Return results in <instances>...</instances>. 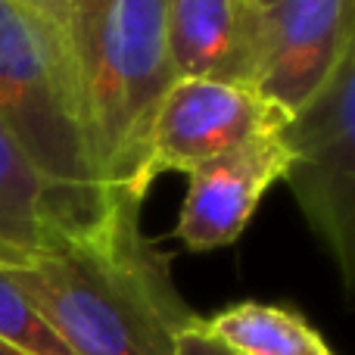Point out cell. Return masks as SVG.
Here are the masks:
<instances>
[{
	"instance_id": "7c38bea8",
	"label": "cell",
	"mask_w": 355,
	"mask_h": 355,
	"mask_svg": "<svg viewBox=\"0 0 355 355\" xmlns=\"http://www.w3.org/2000/svg\"><path fill=\"white\" fill-rule=\"evenodd\" d=\"M31 22L37 25L47 44L62 53L66 60H72L81 69L78 47H75V31H72V12H69V0H12Z\"/></svg>"
},
{
	"instance_id": "8fae6325",
	"label": "cell",
	"mask_w": 355,
	"mask_h": 355,
	"mask_svg": "<svg viewBox=\"0 0 355 355\" xmlns=\"http://www.w3.org/2000/svg\"><path fill=\"white\" fill-rule=\"evenodd\" d=\"M0 340L25 355H75L6 271H0Z\"/></svg>"
},
{
	"instance_id": "9c48e42d",
	"label": "cell",
	"mask_w": 355,
	"mask_h": 355,
	"mask_svg": "<svg viewBox=\"0 0 355 355\" xmlns=\"http://www.w3.org/2000/svg\"><path fill=\"white\" fill-rule=\"evenodd\" d=\"M166 47L175 78L252 87L262 6L256 0H166Z\"/></svg>"
},
{
	"instance_id": "ba28073f",
	"label": "cell",
	"mask_w": 355,
	"mask_h": 355,
	"mask_svg": "<svg viewBox=\"0 0 355 355\" xmlns=\"http://www.w3.org/2000/svg\"><path fill=\"white\" fill-rule=\"evenodd\" d=\"M290 166V150L281 131L240 144L225 156L190 172V190L178 218V237L190 252L231 246L246 231L265 190L281 181Z\"/></svg>"
},
{
	"instance_id": "9a60e30c",
	"label": "cell",
	"mask_w": 355,
	"mask_h": 355,
	"mask_svg": "<svg viewBox=\"0 0 355 355\" xmlns=\"http://www.w3.org/2000/svg\"><path fill=\"white\" fill-rule=\"evenodd\" d=\"M0 355H25V352L12 349V346H10V343H3V340H0Z\"/></svg>"
},
{
	"instance_id": "4fadbf2b",
	"label": "cell",
	"mask_w": 355,
	"mask_h": 355,
	"mask_svg": "<svg viewBox=\"0 0 355 355\" xmlns=\"http://www.w3.org/2000/svg\"><path fill=\"white\" fill-rule=\"evenodd\" d=\"M112 0H69V12H72V31H75V47H78L81 75H85L91 53L97 47V37L103 31V22L110 16Z\"/></svg>"
},
{
	"instance_id": "6da1fadb",
	"label": "cell",
	"mask_w": 355,
	"mask_h": 355,
	"mask_svg": "<svg viewBox=\"0 0 355 355\" xmlns=\"http://www.w3.org/2000/svg\"><path fill=\"white\" fill-rule=\"evenodd\" d=\"M6 275L75 355H178V331L196 318L137 225L103 246H78Z\"/></svg>"
},
{
	"instance_id": "8992f818",
	"label": "cell",
	"mask_w": 355,
	"mask_h": 355,
	"mask_svg": "<svg viewBox=\"0 0 355 355\" xmlns=\"http://www.w3.org/2000/svg\"><path fill=\"white\" fill-rule=\"evenodd\" d=\"M137 218L103 225L31 166L0 125V271H16L78 246H103Z\"/></svg>"
},
{
	"instance_id": "3957f363",
	"label": "cell",
	"mask_w": 355,
	"mask_h": 355,
	"mask_svg": "<svg viewBox=\"0 0 355 355\" xmlns=\"http://www.w3.org/2000/svg\"><path fill=\"white\" fill-rule=\"evenodd\" d=\"M0 125L50 184L103 225L137 218L110 200L94 166L85 75L12 0H0Z\"/></svg>"
},
{
	"instance_id": "277c9868",
	"label": "cell",
	"mask_w": 355,
	"mask_h": 355,
	"mask_svg": "<svg viewBox=\"0 0 355 355\" xmlns=\"http://www.w3.org/2000/svg\"><path fill=\"white\" fill-rule=\"evenodd\" d=\"M355 47L318 97L281 128L290 184L312 231L337 259L346 290L355 284Z\"/></svg>"
},
{
	"instance_id": "2e32d148",
	"label": "cell",
	"mask_w": 355,
	"mask_h": 355,
	"mask_svg": "<svg viewBox=\"0 0 355 355\" xmlns=\"http://www.w3.org/2000/svg\"><path fill=\"white\" fill-rule=\"evenodd\" d=\"M256 3L259 6H268V3H275V0H256Z\"/></svg>"
},
{
	"instance_id": "5b68a950",
	"label": "cell",
	"mask_w": 355,
	"mask_h": 355,
	"mask_svg": "<svg viewBox=\"0 0 355 355\" xmlns=\"http://www.w3.org/2000/svg\"><path fill=\"white\" fill-rule=\"evenodd\" d=\"M290 119L293 116L259 97L252 87L175 78L153 122L150 175H190L196 166L231 153L252 137L281 131Z\"/></svg>"
},
{
	"instance_id": "7a4b0ae2",
	"label": "cell",
	"mask_w": 355,
	"mask_h": 355,
	"mask_svg": "<svg viewBox=\"0 0 355 355\" xmlns=\"http://www.w3.org/2000/svg\"><path fill=\"white\" fill-rule=\"evenodd\" d=\"M172 85L166 0H112L85 69V112L100 184L122 209L137 212L153 184V122Z\"/></svg>"
},
{
	"instance_id": "5bb4252c",
	"label": "cell",
	"mask_w": 355,
	"mask_h": 355,
	"mask_svg": "<svg viewBox=\"0 0 355 355\" xmlns=\"http://www.w3.org/2000/svg\"><path fill=\"white\" fill-rule=\"evenodd\" d=\"M175 352L178 355H234L225 343L212 337L202 324V318H193L187 327H181L175 337Z\"/></svg>"
},
{
	"instance_id": "30bf717a",
	"label": "cell",
	"mask_w": 355,
	"mask_h": 355,
	"mask_svg": "<svg viewBox=\"0 0 355 355\" xmlns=\"http://www.w3.org/2000/svg\"><path fill=\"white\" fill-rule=\"evenodd\" d=\"M202 324L234 355H334L312 324L281 306L240 302Z\"/></svg>"
},
{
	"instance_id": "52a82bcc",
	"label": "cell",
	"mask_w": 355,
	"mask_h": 355,
	"mask_svg": "<svg viewBox=\"0 0 355 355\" xmlns=\"http://www.w3.org/2000/svg\"><path fill=\"white\" fill-rule=\"evenodd\" d=\"M352 47V0H275L262 6L252 91L296 116L318 97Z\"/></svg>"
}]
</instances>
